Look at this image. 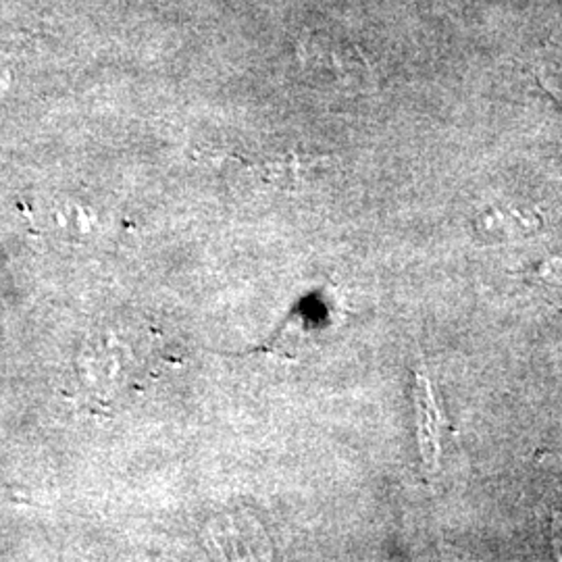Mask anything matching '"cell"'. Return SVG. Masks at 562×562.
<instances>
[{
  "mask_svg": "<svg viewBox=\"0 0 562 562\" xmlns=\"http://www.w3.org/2000/svg\"><path fill=\"white\" fill-rule=\"evenodd\" d=\"M157 346H161L157 336H146L144 329L106 327L94 334L83 352L88 362L81 367L90 392L111 401L123 390L140 387L144 378L155 371L150 357Z\"/></svg>",
  "mask_w": 562,
  "mask_h": 562,
  "instance_id": "1",
  "label": "cell"
},
{
  "mask_svg": "<svg viewBox=\"0 0 562 562\" xmlns=\"http://www.w3.org/2000/svg\"><path fill=\"white\" fill-rule=\"evenodd\" d=\"M415 401L419 408V446H422L423 461L427 467H436L442 454V438L440 429L443 427L442 413L434 401V390L427 378L417 375Z\"/></svg>",
  "mask_w": 562,
  "mask_h": 562,
  "instance_id": "2",
  "label": "cell"
},
{
  "mask_svg": "<svg viewBox=\"0 0 562 562\" xmlns=\"http://www.w3.org/2000/svg\"><path fill=\"white\" fill-rule=\"evenodd\" d=\"M540 276L546 281H557L562 283V255L559 257H552L548 261H543L542 269H540Z\"/></svg>",
  "mask_w": 562,
  "mask_h": 562,
  "instance_id": "3",
  "label": "cell"
}]
</instances>
